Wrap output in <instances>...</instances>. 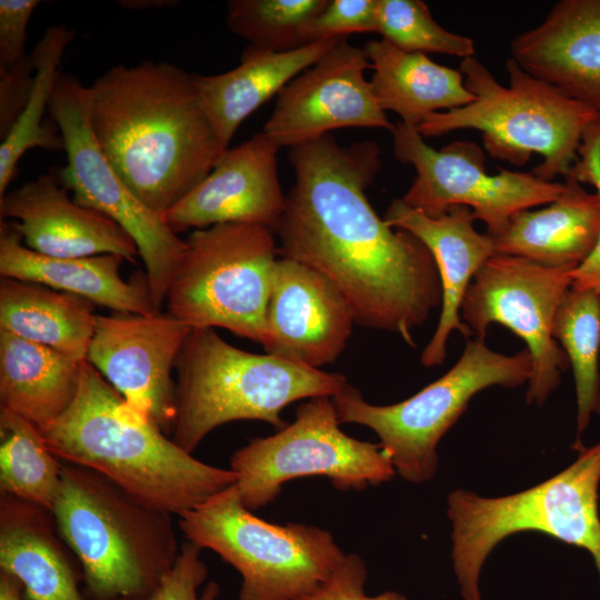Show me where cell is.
Instances as JSON below:
<instances>
[{
    "label": "cell",
    "instance_id": "19",
    "mask_svg": "<svg viewBox=\"0 0 600 600\" xmlns=\"http://www.w3.org/2000/svg\"><path fill=\"white\" fill-rule=\"evenodd\" d=\"M1 221L31 250L56 258L118 254L134 261L133 239L113 220L70 198L58 177L43 173L0 198Z\"/></svg>",
    "mask_w": 600,
    "mask_h": 600
},
{
    "label": "cell",
    "instance_id": "1",
    "mask_svg": "<svg viewBox=\"0 0 600 600\" xmlns=\"http://www.w3.org/2000/svg\"><path fill=\"white\" fill-rule=\"evenodd\" d=\"M294 183L274 234L281 257L322 274L347 302L354 323L399 334L442 303L436 261L406 230H392L366 196L381 167L373 141L343 147L330 134L291 147Z\"/></svg>",
    "mask_w": 600,
    "mask_h": 600
},
{
    "label": "cell",
    "instance_id": "14",
    "mask_svg": "<svg viewBox=\"0 0 600 600\" xmlns=\"http://www.w3.org/2000/svg\"><path fill=\"white\" fill-rule=\"evenodd\" d=\"M573 270L494 254L476 272L463 297L460 317L476 337L484 338L496 322L526 342L532 360L528 403L543 404L569 366L564 350L552 337V324L571 288Z\"/></svg>",
    "mask_w": 600,
    "mask_h": 600
},
{
    "label": "cell",
    "instance_id": "5",
    "mask_svg": "<svg viewBox=\"0 0 600 600\" xmlns=\"http://www.w3.org/2000/svg\"><path fill=\"white\" fill-rule=\"evenodd\" d=\"M176 369L171 439L189 453L213 429L231 421L260 420L280 430L287 426L281 411L288 404L332 398L348 383L340 373L236 348L213 328H191Z\"/></svg>",
    "mask_w": 600,
    "mask_h": 600
},
{
    "label": "cell",
    "instance_id": "27",
    "mask_svg": "<svg viewBox=\"0 0 600 600\" xmlns=\"http://www.w3.org/2000/svg\"><path fill=\"white\" fill-rule=\"evenodd\" d=\"M81 366L51 348L0 330L1 408L46 429L72 402Z\"/></svg>",
    "mask_w": 600,
    "mask_h": 600
},
{
    "label": "cell",
    "instance_id": "20",
    "mask_svg": "<svg viewBox=\"0 0 600 600\" xmlns=\"http://www.w3.org/2000/svg\"><path fill=\"white\" fill-rule=\"evenodd\" d=\"M383 219L391 228L406 230L421 240L436 261L442 287L441 313L421 354V363L439 366L446 359L447 340L453 330L464 338L472 334L461 321L460 307L476 272L496 254L493 238L474 229L472 210L466 206H452L441 216L431 218L402 199H394Z\"/></svg>",
    "mask_w": 600,
    "mask_h": 600
},
{
    "label": "cell",
    "instance_id": "8",
    "mask_svg": "<svg viewBox=\"0 0 600 600\" xmlns=\"http://www.w3.org/2000/svg\"><path fill=\"white\" fill-rule=\"evenodd\" d=\"M178 527L241 576L239 600H298L317 589L347 553L316 526L256 517L231 486L182 513Z\"/></svg>",
    "mask_w": 600,
    "mask_h": 600
},
{
    "label": "cell",
    "instance_id": "35",
    "mask_svg": "<svg viewBox=\"0 0 600 600\" xmlns=\"http://www.w3.org/2000/svg\"><path fill=\"white\" fill-rule=\"evenodd\" d=\"M580 183L594 187L600 197V121L591 126L583 136L578 160L569 174ZM571 288L600 294V234L591 254L571 272Z\"/></svg>",
    "mask_w": 600,
    "mask_h": 600
},
{
    "label": "cell",
    "instance_id": "10",
    "mask_svg": "<svg viewBox=\"0 0 600 600\" xmlns=\"http://www.w3.org/2000/svg\"><path fill=\"white\" fill-rule=\"evenodd\" d=\"M167 293L168 313L190 328H223L263 343L274 232L223 223L193 230Z\"/></svg>",
    "mask_w": 600,
    "mask_h": 600
},
{
    "label": "cell",
    "instance_id": "28",
    "mask_svg": "<svg viewBox=\"0 0 600 600\" xmlns=\"http://www.w3.org/2000/svg\"><path fill=\"white\" fill-rule=\"evenodd\" d=\"M97 314L94 303L44 284L1 278L0 330L87 360Z\"/></svg>",
    "mask_w": 600,
    "mask_h": 600
},
{
    "label": "cell",
    "instance_id": "41",
    "mask_svg": "<svg viewBox=\"0 0 600 600\" xmlns=\"http://www.w3.org/2000/svg\"><path fill=\"white\" fill-rule=\"evenodd\" d=\"M178 1L174 0H122L119 4L127 9H147L158 7H173Z\"/></svg>",
    "mask_w": 600,
    "mask_h": 600
},
{
    "label": "cell",
    "instance_id": "7",
    "mask_svg": "<svg viewBox=\"0 0 600 600\" xmlns=\"http://www.w3.org/2000/svg\"><path fill=\"white\" fill-rule=\"evenodd\" d=\"M600 442L581 448L558 474L518 493L487 498L458 489L448 497L452 563L463 600H481L482 566L504 538L537 531L587 550L600 577Z\"/></svg>",
    "mask_w": 600,
    "mask_h": 600
},
{
    "label": "cell",
    "instance_id": "9",
    "mask_svg": "<svg viewBox=\"0 0 600 600\" xmlns=\"http://www.w3.org/2000/svg\"><path fill=\"white\" fill-rule=\"evenodd\" d=\"M531 371L528 349L506 356L488 348L484 338L476 337L467 341L462 356L446 374L403 401L376 406L349 383L331 399L340 423L373 430L396 473L422 483L433 478L437 446L470 399L491 386L518 387L530 380Z\"/></svg>",
    "mask_w": 600,
    "mask_h": 600
},
{
    "label": "cell",
    "instance_id": "2",
    "mask_svg": "<svg viewBox=\"0 0 600 600\" xmlns=\"http://www.w3.org/2000/svg\"><path fill=\"white\" fill-rule=\"evenodd\" d=\"M88 87L100 149L131 192L161 217L228 150L203 110L192 73L176 64H118Z\"/></svg>",
    "mask_w": 600,
    "mask_h": 600
},
{
    "label": "cell",
    "instance_id": "34",
    "mask_svg": "<svg viewBox=\"0 0 600 600\" xmlns=\"http://www.w3.org/2000/svg\"><path fill=\"white\" fill-rule=\"evenodd\" d=\"M208 568L201 559V549L186 540L173 567L162 577L157 588L141 600H217L220 587L209 582L200 592L206 581Z\"/></svg>",
    "mask_w": 600,
    "mask_h": 600
},
{
    "label": "cell",
    "instance_id": "24",
    "mask_svg": "<svg viewBox=\"0 0 600 600\" xmlns=\"http://www.w3.org/2000/svg\"><path fill=\"white\" fill-rule=\"evenodd\" d=\"M274 52L248 46L240 64L224 73H192L201 104L222 146L229 149L239 126L292 79L316 63L341 39Z\"/></svg>",
    "mask_w": 600,
    "mask_h": 600
},
{
    "label": "cell",
    "instance_id": "21",
    "mask_svg": "<svg viewBox=\"0 0 600 600\" xmlns=\"http://www.w3.org/2000/svg\"><path fill=\"white\" fill-rule=\"evenodd\" d=\"M511 54L529 74L600 112V0H562Z\"/></svg>",
    "mask_w": 600,
    "mask_h": 600
},
{
    "label": "cell",
    "instance_id": "38",
    "mask_svg": "<svg viewBox=\"0 0 600 600\" xmlns=\"http://www.w3.org/2000/svg\"><path fill=\"white\" fill-rule=\"evenodd\" d=\"M34 62L31 53L19 63L0 68V139L11 131L32 89Z\"/></svg>",
    "mask_w": 600,
    "mask_h": 600
},
{
    "label": "cell",
    "instance_id": "31",
    "mask_svg": "<svg viewBox=\"0 0 600 600\" xmlns=\"http://www.w3.org/2000/svg\"><path fill=\"white\" fill-rule=\"evenodd\" d=\"M552 337L564 350L572 367L577 396L576 448L591 414H600V294L570 288L560 302Z\"/></svg>",
    "mask_w": 600,
    "mask_h": 600
},
{
    "label": "cell",
    "instance_id": "25",
    "mask_svg": "<svg viewBox=\"0 0 600 600\" xmlns=\"http://www.w3.org/2000/svg\"><path fill=\"white\" fill-rule=\"evenodd\" d=\"M600 234V197L570 176L563 192L548 207L523 210L492 237L496 254L514 256L547 267L580 266Z\"/></svg>",
    "mask_w": 600,
    "mask_h": 600
},
{
    "label": "cell",
    "instance_id": "26",
    "mask_svg": "<svg viewBox=\"0 0 600 600\" xmlns=\"http://www.w3.org/2000/svg\"><path fill=\"white\" fill-rule=\"evenodd\" d=\"M363 49L373 70L370 84L379 107L396 112L408 127L417 129L432 113L476 99L460 70L424 53L404 51L384 39L369 41Z\"/></svg>",
    "mask_w": 600,
    "mask_h": 600
},
{
    "label": "cell",
    "instance_id": "11",
    "mask_svg": "<svg viewBox=\"0 0 600 600\" xmlns=\"http://www.w3.org/2000/svg\"><path fill=\"white\" fill-rule=\"evenodd\" d=\"M242 504L253 511L271 503L290 480L327 477L340 490H361L392 479L396 470L380 443L349 437L340 429L332 399L300 404L293 422L257 438L230 459Z\"/></svg>",
    "mask_w": 600,
    "mask_h": 600
},
{
    "label": "cell",
    "instance_id": "40",
    "mask_svg": "<svg viewBox=\"0 0 600 600\" xmlns=\"http://www.w3.org/2000/svg\"><path fill=\"white\" fill-rule=\"evenodd\" d=\"M0 600H24L20 581L3 571H0Z\"/></svg>",
    "mask_w": 600,
    "mask_h": 600
},
{
    "label": "cell",
    "instance_id": "23",
    "mask_svg": "<svg viewBox=\"0 0 600 600\" xmlns=\"http://www.w3.org/2000/svg\"><path fill=\"white\" fill-rule=\"evenodd\" d=\"M71 554L50 510L0 494V571L20 581L24 600H86Z\"/></svg>",
    "mask_w": 600,
    "mask_h": 600
},
{
    "label": "cell",
    "instance_id": "22",
    "mask_svg": "<svg viewBox=\"0 0 600 600\" xmlns=\"http://www.w3.org/2000/svg\"><path fill=\"white\" fill-rule=\"evenodd\" d=\"M124 259L107 253L56 258L29 249L12 224L1 221L0 274L73 293L114 312L151 314L156 308L147 278L127 282L120 276Z\"/></svg>",
    "mask_w": 600,
    "mask_h": 600
},
{
    "label": "cell",
    "instance_id": "15",
    "mask_svg": "<svg viewBox=\"0 0 600 600\" xmlns=\"http://www.w3.org/2000/svg\"><path fill=\"white\" fill-rule=\"evenodd\" d=\"M190 330L168 312L97 314L87 361L131 406L171 434L177 414L171 372Z\"/></svg>",
    "mask_w": 600,
    "mask_h": 600
},
{
    "label": "cell",
    "instance_id": "4",
    "mask_svg": "<svg viewBox=\"0 0 600 600\" xmlns=\"http://www.w3.org/2000/svg\"><path fill=\"white\" fill-rule=\"evenodd\" d=\"M94 600H141L180 551L172 514L150 508L86 467L62 464L51 510Z\"/></svg>",
    "mask_w": 600,
    "mask_h": 600
},
{
    "label": "cell",
    "instance_id": "30",
    "mask_svg": "<svg viewBox=\"0 0 600 600\" xmlns=\"http://www.w3.org/2000/svg\"><path fill=\"white\" fill-rule=\"evenodd\" d=\"M0 494L52 510L61 484V460L37 426L0 409Z\"/></svg>",
    "mask_w": 600,
    "mask_h": 600
},
{
    "label": "cell",
    "instance_id": "16",
    "mask_svg": "<svg viewBox=\"0 0 600 600\" xmlns=\"http://www.w3.org/2000/svg\"><path fill=\"white\" fill-rule=\"evenodd\" d=\"M364 49L342 37L316 63L279 93L263 132L280 148L294 147L341 128H381L392 131L364 71Z\"/></svg>",
    "mask_w": 600,
    "mask_h": 600
},
{
    "label": "cell",
    "instance_id": "13",
    "mask_svg": "<svg viewBox=\"0 0 600 600\" xmlns=\"http://www.w3.org/2000/svg\"><path fill=\"white\" fill-rule=\"evenodd\" d=\"M396 159L411 164L416 178L401 198L409 207L437 218L452 206H466L483 221L487 233L500 234L516 213L553 202L563 182H548L532 172L486 170L483 150L471 141H453L440 150L416 128L401 121L391 131Z\"/></svg>",
    "mask_w": 600,
    "mask_h": 600
},
{
    "label": "cell",
    "instance_id": "39",
    "mask_svg": "<svg viewBox=\"0 0 600 600\" xmlns=\"http://www.w3.org/2000/svg\"><path fill=\"white\" fill-rule=\"evenodd\" d=\"M39 0H0V68L21 62L26 52L27 26Z\"/></svg>",
    "mask_w": 600,
    "mask_h": 600
},
{
    "label": "cell",
    "instance_id": "6",
    "mask_svg": "<svg viewBox=\"0 0 600 600\" xmlns=\"http://www.w3.org/2000/svg\"><path fill=\"white\" fill-rule=\"evenodd\" d=\"M459 70L476 99L429 116L417 127L423 138L479 130L492 158L522 166L538 153L543 161L531 171L537 178L552 182L559 174H569L584 133L600 121L599 111L532 77L513 58L506 61L509 87L474 57L463 59Z\"/></svg>",
    "mask_w": 600,
    "mask_h": 600
},
{
    "label": "cell",
    "instance_id": "18",
    "mask_svg": "<svg viewBox=\"0 0 600 600\" xmlns=\"http://www.w3.org/2000/svg\"><path fill=\"white\" fill-rule=\"evenodd\" d=\"M279 149L263 131L229 148L162 219L177 234L223 223L261 224L274 232L286 209L277 172Z\"/></svg>",
    "mask_w": 600,
    "mask_h": 600
},
{
    "label": "cell",
    "instance_id": "37",
    "mask_svg": "<svg viewBox=\"0 0 600 600\" xmlns=\"http://www.w3.org/2000/svg\"><path fill=\"white\" fill-rule=\"evenodd\" d=\"M368 571L362 558L347 553L337 570L317 589L298 600H408L404 596L386 591L368 596L364 586Z\"/></svg>",
    "mask_w": 600,
    "mask_h": 600
},
{
    "label": "cell",
    "instance_id": "29",
    "mask_svg": "<svg viewBox=\"0 0 600 600\" xmlns=\"http://www.w3.org/2000/svg\"><path fill=\"white\" fill-rule=\"evenodd\" d=\"M73 38L74 31L63 24L51 26L31 52L36 73L29 99L0 144V198L8 192L18 162L29 149L64 150L58 126L43 122V114L49 109L63 53Z\"/></svg>",
    "mask_w": 600,
    "mask_h": 600
},
{
    "label": "cell",
    "instance_id": "3",
    "mask_svg": "<svg viewBox=\"0 0 600 600\" xmlns=\"http://www.w3.org/2000/svg\"><path fill=\"white\" fill-rule=\"evenodd\" d=\"M40 431L61 461L94 470L139 502L172 516L237 481L230 468L208 464L180 448L87 360L72 402Z\"/></svg>",
    "mask_w": 600,
    "mask_h": 600
},
{
    "label": "cell",
    "instance_id": "17",
    "mask_svg": "<svg viewBox=\"0 0 600 600\" xmlns=\"http://www.w3.org/2000/svg\"><path fill=\"white\" fill-rule=\"evenodd\" d=\"M353 323L328 279L296 260L277 259L262 343L267 353L319 369L341 354Z\"/></svg>",
    "mask_w": 600,
    "mask_h": 600
},
{
    "label": "cell",
    "instance_id": "33",
    "mask_svg": "<svg viewBox=\"0 0 600 600\" xmlns=\"http://www.w3.org/2000/svg\"><path fill=\"white\" fill-rule=\"evenodd\" d=\"M378 33L409 52H438L460 58L474 56L471 38L450 32L420 0H378Z\"/></svg>",
    "mask_w": 600,
    "mask_h": 600
},
{
    "label": "cell",
    "instance_id": "32",
    "mask_svg": "<svg viewBox=\"0 0 600 600\" xmlns=\"http://www.w3.org/2000/svg\"><path fill=\"white\" fill-rule=\"evenodd\" d=\"M329 0H230L227 26L258 49L286 52L311 44L316 19Z\"/></svg>",
    "mask_w": 600,
    "mask_h": 600
},
{
    "label": "cell",
    "instance_id": "36",
    "mask_svg": "<svg viewBox=\"0 0 600 600\" xmlns=\"http://www.w3.org/2000/svg\"><path fill=\"white\" fill-rule=\"evenodd\" d=\"M378 0H331L313 23L314 41L378 31Z\"/></svg>",
    "mask_w": 600,
    "mask_h": 600
},
{
    "label": "cell",
    "instance_id": "12",
    "mask_svg": "<svg viewBox=\"0 0 600 600\" xmlns=\"http://www.w3.org/2000/svg\"><path fill=\"white\" fill-rule=\"evenodd\" d=\"M49 111L64 141L66 166L57 174L73 200L118 223L134 241L146 267L151 299L159 310L184 256L187 242L144 206L120 179L100 149L90 124V93L80 80L59 74Z\"/></svg>",
    "mask_w": 600,
    "mask_h": 600
}]
</instances>
